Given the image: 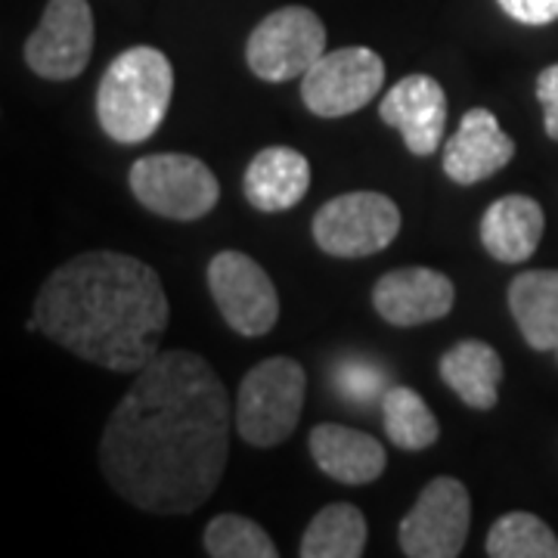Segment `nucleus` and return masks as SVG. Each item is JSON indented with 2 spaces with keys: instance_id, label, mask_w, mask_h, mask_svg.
I'll use <instances>...</instances> for the list:
<instances>
[{
  "instance_id": "1",
  "label": "nucleus",
  "mask_w": 558,
  "mask_h": 558,
  "mask_svg": "<svg viewBox=\"0 0 558 558\" xmlns=\"http://www.w3.org/2000/svg\"><path fill=\"white\" fill-rule=\"evenodd\" d=\"M230 428L233 403L211 363L159 351L102 428V478L143 512L190 515L218 490Z\"/></svg>"
},
{
  "instance_id": "2",
  "label": "nucleus",
  "mask_w": 558,
  "mask_h": 558,
  "mask_svg": "<svg viewBox=\"0 0 558 558\" xmlns=\"http://www.w3.org/2000/svg\"><path fill=\"white\" fill-rule=\"evenodd\" d=\"M168 317L159 274L121 252L65 260L35 299V319L47 339L94 366L134 376L159 354Z\"/></svg>"
},
{
  "instance_id": "3",
  "label": "nucleus",
  "mask_w": 558,
  "mask_h": 558,
  "mask_svg": "<svg viewBox=\"0 0 558 558\" xmlns=\"http://www.w3.org/2000/svg\"><path fill=\"white\" fill-rule=\"evenodd\" d=\"M174 94L171 60L156 47H131L109 62L97 87V121L102 134L134 146L149 140L168 116Z\"/></svg>"
},
{
  "instance_id": "4",
  "label": "nucleus",
  "mask_w": 558,
  "mask_h": 558,
  "mask_svg": "<svg viewBox=\"0 0 558 558\" xmlns=\"http://www.w3.org/2000/svg\"><path fill=\"white\" fill-rule=\"evenodd\" d=\"M307 376L292 357L260 360L245 373L236 395V432L245 444L270 450L292 438L304 410Z\"/></svg>"
},
{
  "instance_id": "5",
  "label": "nucleus",
  "mask_w": 558,
  "mask_h": 558,
  "mask_svg": "<svg viewBox=\"0 0 558 558\" xmlns=\"http://www.w3.org/2000/svg\"><path fill=\"white\" fill-rule=\"evenodd\" d=\"M131 193L153 215L168 220H199L220 202V183L211 168L186 153H156L131 165Z\"/></svg>"
},
{
  "instance_id": "6",
  "label": "nucleus",
  "mask_w": 558,
  "mask_h": 558,
  "mask_svg": "<svg viewBox=\"0 0 558 558\" xmlns=\"http://www.w3.org/2000/svg\"><path fill=\"white\" fill-rule=\"evenodd\" d=\"M400 233V208L381 193H344L314 215V240L332 258H369Z\"/></svg>"
},
{
  "instance_id": "7",
  "label": "nucleus",
  "mask_w": 558,
  "mask_h": 558,
  "mask_svg": "<svg viewBox=\"0 0 558 558\" xmlns=\"http://www.w3.org/2000/svg\"><path fill=\"white\" fill-rule=\"evenodd\" d=\"M326 53V25L307 7H282L255 25L245 44V62L260 81L304 78Z\"/></svg>"
},
{
  "instance_id": "8",
  "label": "nucleus",
  "mask_w": 558,
  "mask_h": 558,
  "mask_svg": "<svg viewBox=\"0 0 558 558\" xmlns=\"http://www.w3.org/2000/svg\"><path fill=\"white\" fill-rule=\"evenodd\" d=\"M385 62L369 47L326 50L301 78V100L319 119H344L379 97Z\"/></svg>"
},
{
  "instance_id": "9",
  "label": "nucleus",
  "mask_w": 558,
  "mask_h": 558,
  "mask_svg": "<svg viewBox=\"0 0 558 558\" xmlns=\"http://www.w3.org/2000/svg\"><path fill=\"white\" fill-rule=\"evenodd\" d=\"M208 289L223 323L245 339H260L277 326V286L252 255L236 248L218 252L208 264Z\"/></svg>"
},
{
  "instance_id": "10",
  "label": "nucleus",
  "mask_w": 558,
  "mask_h": 558,
  "mask_svg": "<svg viewBox=\"0 0 558 558\" xmlns=\"http://www.w3.org/2000/svg\"><path fill=\"white\" fill-rule=\"evenodd\" d=\"M472 527V497L459 478L425 484L416 506L400 521V549L410 558H457Z\"/></svg>"
},
{
  "instance_id": "11",
  "label": "nucleus",
  "mask_w": 558,
  "mask_h": 558,
  "mask_svg": "<svg viewBox=\"0 0 558 558\" xmlns=\"http://www.w3.org/2000/svg\"><path fill=\"white\" fill-rule=\"evenodd\" d=\"M94 53V13L87 0H50L25 40L28 69L47 81H72Z\"/></svg>"
},
{
  "instance_id": "12",
  "label": "nucleus",
  "mask_w": 558,
  "mask_h": 558,
  "mask_svg": "<svg viewBox=\"0 0 558 558\" xmlns=\"http://www.w3.org/2000/svg\"><path fill=\"white\" fill-rule=\"evenodd\" d=\"M453 279L432 267H400L385 274L373 289L376 314L400 329L444 319L453 311Z\"/></svg>"
},
{
  "instance_id": "13",
  "label": "nucleus",
  "mask_w": 558,
  "mask_h": 558,
  "mask_svg": "<svg viewBox=\"0 0 558 558\" xmlns=\"http://www.w3.org/2000/svg\"><path fill=\"white\" fill-rule=\"evenodd\" d=\"M379 119L398 131L413 156H432L444 140L447 94L432 75H407L379 100Z\"/></svg>"
},
{
  "instance_id": "14",
  "label": "nucleus",
  "mask_w": 558,
  "mask_h": 558,
  "mask_svg": "<svg viewBox=\"0 0 558 558\" xmlns=\"http://www.w3.org/2000/svg\"><path fill=\"white\" fill-rule=\"evenodd\" d=\"M512 159H515V140L499 128L497 116L490 109L475 106L462 116L457 134L444 143L440 165L453 183L472 186V183L494 178Z\"/></svg>"
},
{
  "instance_id": "15",
  "label": "nucleus",
  "mask_w": 558,
  "mask_h": 558,
  "mask_svg": "<svg viewBox=\"0 0 558 558\" xmlns=\"http://www.w3.org/2000/svg\"><path fill=\"white\" fill-rule=\"evenodd\" d=\"M311 457L317 462L323 475H329L339 484L348 487H360V484H373L381 478L388 457L385 447L373 435L348 428V425H336V422H323L311 432L307 438Z\"/></svg>"
},
{
  "instance_id": "16",
  "label": "nucleus",
  "mask_w": 558,
  "mask_h": 558,
  "mask_svg": "<svg viewBox=\"0 0 558 558\" xmlns=\"http://www.w3.org/2000/svg\"><path fill=\"white\" fill-rule=\"evenodd\" d=\"M311 190V161L292 146H267L248 161L242 193L252 208L277 215L295 208Z\"/></svg>"
},
{
  "instance_id": "17",
  "label": "nucleus",
  "mask_w": 558,
  "mask_h": 558,
  "mask_svg": "<svg viewBox=\"0 0 558 558\" xmlns=\"http://www.w3.org/2000/svg\"><path fill=\"white\" fill-rule=\"evenodd\" d=\"M543 208L531 196H502L487 205L481 218V245L499 264H521L537 252L543 240Z\"/></svg>"
},
{
  "instance_id": "18",
  "label": "nucleus",
  "mask_w": 558,
  "mask_h": 558,
  "mask_svg": "<svg viewBox=\"0 0 558 558\" xmlns=\"http://www.w3.org/2000/svg\"><path fill=\"white\" fill-rule=\"evenodd\" d=\"M440 379L472 410H494L502 381V357L487 341H457L438 363Z\"/></svg>"
},
{
  "instance_id": "19",
  "label": "nucleus",
  "mask_w": 558,
  "mask_h": 558,
  "mask_svg": "<svg viewBox=\"0 0 558 558\" xmlns=\"http://www.w3.org/2000/svg\"><path fill=\"white\" fill-rule=\"evenodd\" d=\"M509 311L534 351H558V270H527L509 282Z\"/></svg>"
},
{
  "instance_id": "20",
  "label": "nucleus",
  "mask_w": 558,
  "mask_h": 558,
  "mask_svg": "<svg viewBox=\"0 0 558 558\" xmlns=\"http://www.w3.org/2000/svg\"><path fill=\"white\" fill-rule=\"evenodd\" d=\"M366 549V515L351 502L323 506L301 537V558H360Z\"/></svg>"
},
{
  "instance_id": "21",
  "label": "nucleus",
  "mask_w": 558,
  "mask_h": 558,
  "mask_svg": "<svg viewBox=\"0 0 558 558\" xmlns=\"http://www.w3.org/2000/svg\"><path fill=\"white\" fill-rule=\"evenodd\" d=\"M381 425L388 440L407 453H418L440 438L435 413L418 398V391L407 385H395L381 395Z\"/></svg>"
},
{
  "instance_id": "22",
  "label": "nucleus",
  "mask_w": 558,
  "mask_h": 558,
  "mask_svg": "<svg viewBox=\"0 0 558 558\" xmlns=\"http://www.w3.org/2000/svg\"><path fill=\"white\" fill-rule=\"evenodd\" d=\"M484 549L490 558H558V537L537 515L509 512L494 521Z\"/></svg>"
},
{
  "instance_id": "23",
  "label": "nucleus",
  "mask_w": 558,
  "mask_h": 558,
  "mask_svg": "<svg viewBox=\"0 0 558 558\" xmlns=\"http://www.w3.org/2000/svg\"><path fill=\"white\" fill-rule=\"evenodd\" d=\"M205 553L211 558H277L279 549L274 537L258 521L220 512L205 527Z\"/></svg>"
},
{
  "instance_id": "24",
  "label": "nucleus",
  "mask_w": 558,
  "mask_h": 558,
  "mask_svg": "<svg viewBox=\"0 0 558 558\" xmlns=\"http://www.w3.org/2000/svg\"><path fill=\"white\" fill-rule=\"evenodd\" d=\"M339 385L348 398L369 400L381 388V376L376 369H369L366 363H357V360H354V363H348V366H341L339 369Z\"/></svg>"
},
{
  "instance_id": "25",
  "label": "nucleus",
  "mask_w": 558,
  "mask_h": 558,
  "mask_svg": "<svg viewBox=\"0 0 558 558\" xmlns=\"http://www.w3.org/2000/svg\"><path fill=\"white\" fill-rule=\"evenodd\" d=\"M499 7L521 25H549L558 20V0H499Z\"/></svg>"
},
{
  "instance_id": "26",
  "label": "nucleus",
  "mask_w": 558,
  "mask_h": 558,
  "mask_svg": "<svg viewBox=\"0 0 558 558\" xmlns=\"http://www.w3.org/2000/svg\"><path fill=\"white\" fill-rule=\"evenodd\" d=\"M537 100L543 106V128L549 140H558V62L537 75Z\"/></svg>"
}]
</instances>
